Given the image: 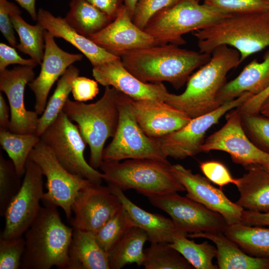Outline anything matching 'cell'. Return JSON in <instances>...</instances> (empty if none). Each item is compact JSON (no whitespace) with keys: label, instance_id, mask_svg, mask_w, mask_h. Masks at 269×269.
<instances>
[{"label":"cell","instance_id":"cell-16","mask_svg":"<svg viewBox=\"0 0 269 269\" xmlns=\"http://www.w3.org/2000/svg\"><path fill=\"white\" fill-rule=\"evenodd\" d=\"M34 67H15L0 71V90L7 99L10 108L9 131L11 132L35 134L39 118L35 111L27 110L24 105L25 86L35 78Z\"/></svg>","mask_w":269,"mask_h":269},{"label":"cell","instance_id":"cell-36","mask_svg":"<svg viewBox=\"0 0 269 269\" xmlns=\"http://www.w3.org/2000/svg\"><path fill=\"white\" fill-rule=\"evenodd\" d=\"M133 226H134L129 214L122 205L95 233V237L102 249L108 253Z\"/></svg>","mask_w":269,"mask_h":269},{"label":"cell","instance_id":"cell-20","mask_svg":"<svg viewBox=\"0 0 269 269\" xmlns=\"http://www.w3.org/2000/svg\"><path fill=\"white\" fill-rule=\"evenodd\" d=\"M83 55L65 51L56 44L54 37L45 31V51L40 71L38 76L28 84L34 95V111L38 115L45 110L53 84L70 66L81 61Z\"/></svg>","mask_w":269,"mask_h":269},{"label":"cell","instance_id":"cell-44","mask_svg":"<svg viewBox=\"0 0 269 269\" xmlns=\"http://www.w3.org/2000/svg\"><path fill=\"white\" fill-rule=\"evenodd\" d=\"M18 7L7 0H0V30L10 45L16 48L17 44L10 14Z\"/></svg>","mask_w":269,"mask_h":269},{"label":"cell","instance_id":"cell-15","mask_svg":"<svg viewBox=\"0 0 269 269\" xmlns=\"http://www.w3.org/2000/svg\"><path fill=\"white\" fill-rule=\"evenodd\" d=\"M109 186L91 183L79 191L69 220L74 229L96 233L122 207Z\"/></svg>","mask_w":269,"mask_h":269},{"label":"cell","instance_id":"cell-30","mask_svg":"<svg viewBox=\"0 0 269 269\" xmlns=\"http://www.w3.org/2000/svg\"><path fill=\"white\" fill-rule=\"evenodd\" d=\"M64 19L78 33L87 37L113 20L86 0H71L69 11Z\"/></svg>","mask_w":269,"mask_h":269},{"label":"cell","instance_id":"cell-23","mask_svg":"<svg viewBox=\"0 0 269 269\" xmlns=\"http://www.w3.org/2000/svg\"><path fill=\"white\" fill-rule=\"evenodd\" d=\"M269 85V50L263 56V60L254 59L249 63L239 75L226 82L219 91L216 102L219 107L232 101L245 93L257 95Z\"/></svg>","mask_w":269,"mask_h":269},{"label":"cell","instance_id":"cell-49","mask_svg":"<svg viewBox=\"0 0 269 269\" xmlns=\"http://www.w3.org/2000/svg\"><path fill=\"white\" fill-rule=\"evenodd\" d=\"M10 108L3 95L0 94V130H9ZM9 131V130H8Z\"/></svg>","mask_w":269,"mask_h":269},{"label":"cell","instance_id":"cell-54","mask_svg":"<svg viewBox=\"0 0 269 269\" xmlns=\"http://www.w3.org/2000/svg\"><path fill=\"white\" fill-rule=\"evenodd\" d=\"M199 0L200 1V0Z\"/></svg>","mask_w":269,"mask_h":269},{"label":"cell","instance_id":"cell-19","mask_svg":"<svg viewBox=\"0 0 269 269\" xmlns=\"http://www.w3.org/2000/svg\"><path fill=\"white\" fill-rule=\"evenodd\" d=\"M93 76L101 85L111 86L135 100L165 102L169 93L162 83L143 82L124 67L121 57L93 67Z\"/></svg>","mask_w":269,"mask_h":269},{"label":"cell","instance_id":"cell-42","mask_svg":"<svg viewBox=\"0 0 269 269\" xmlns=\"http://www.w3.org/2000/svg\"><path fill=\"white\" fill-rule=\"evenodd\" d=\"M200 168L205 177L221 188L229 184H234L236 179L234 178L228 168L222 162L215 160L202 162Z\"/></svg>","mask_w":269,"mask_h":269},{"label":"cell","instance_id":"cell-21","mask_svg":"<svg viewBox=\"0 0 269 269\" xmlns=\"http://www.w3.org/2000/svg\"><path fill=\"white\" fill-rule=\"evenodd\" d=\"M130 105L140 128L154 138L179 130L191 120L185 112L165 102L130 98Z\"/></svg>","mask_w":269,"mask_h":269},{"label":"cell","instance_id":"cell-28","mask_svg":"<svg viewBox=\"0 0 269 269\" xmlns=\"http://www.w3.org/2000/svg\"><path fill=\"white\" fill-rule=\"evenodd\" d=\"M147 241L146 232L133 226L108 253L110 269H121L134 263L142 266L144 259L143 246Z\"/></svg>","mask_w":269,"mask_h":269},{"label":"cell","instance_id":"cell-39","mask_svg":"<svg viewBox=\"0 0 269 269\" xmlns=\"http://www.w3.org/2000/svg\"><path fill=\"white\" fill-rule=\"evenodd\" d=\"M203 2L229 14L269 10V0H204Z\"/></svg>","mask_w":269,"mask_h":269},{"label":"cell","instance_id":"cell-41","mask_svg":"<svg viewBox=\"0 0 269 269\" xmlns=\"http://www.w3.org/2000/svg\"><path fill=\"white\" fill-rule=\"evenodd\" d=\"M177 0H138L133 16V21L143 30L150 19L161 9L174 4Z\"/></svg>","mask_w":269,"mask_h":269},{"label":"cell","instance_id":"cell-53","mask_svg":"<svg viewBox=\"0 0 269 269\" xmlns=\"http://www.w3.org/2000/svg\"><path fill=\"white\" fill-rule=\"evenodd\" d=\"M267 171H269V164L264 167Z\"/></svg>","mask_w":269,"mask_h":269},{"label":"cell","instance_id":"cell-14","mask_svg":"<svg viewBox=\"0 0 269 269\" xmlns=\"http://www.w3.org/2000/svg\"><path fill=\"white\" fill-rule=\"evenodd\" d=\"M226 123L209 135L202 146V152L219 150L228 153L232 161L246 168L269 164V154L256 146L247 137L241 124L239 111L234 109L227 113Z\"/></svg>","mask_w":269,"mask_h":269},{"label":"cell","instance_id":"cell-8","mask_svg":"<svg viewBox=\"0 0 269 269\" xmlns=\"http://www.w3.org/2000/svg\"><path fill=\"white\" fill-rule=\"evenodd\" d=\"M130 100V97L121 93L119 124L112 140L104 149L103 160L144 158L168 160L158 139L147 136L136 122Z\"/></svg>","mask_w":269,"mask_h":269},{"label":"cell","instance_id":"cell-6","mask_svg":"<svg viewBox=\"0 0 269 269\" xmlns=\"http://www.w3.org/2000/svg\"><path fill=\"white\" fill-rule=\"evenodd\" d=\"M168 161L129 159L122 162L103 160V180L123 191L134 189L148 196L185 191L173 174Z\"/></svg>","mask_w":269,"mask_h":269},{"label":"cell","instance_id":"cell-5","mask_svg":"<svg viewBox=\"0 0 269 269\" xmlns=\"http://www.w3.org/2000/svg\"><path fill=\"white\" fill-rule=\"evenodd\" d=\"M121 92L105 87L102 97L94 103L67 101L63 112L77 123L80 132L90 148L89 164L100 167L107 140L113 137L119 121V104Z\"/></svg>","mask_w":269,"mask_h":269},{"label":"cell","instance_id":"cell-31","mask_svg":"<svg viewBox=\"0 0 269 269\" xmlns=\"http://www.w3.org/2000/svg\"><path fill=\"white\" fill-rule=\"evenodd\" d=\"M14 30L19 37L16 48L40 65L45 51V29L38 23L31 25L21 16L19 8L10 14Z\"/></svg>","mask_w":269,"mask_h":269},{"label":"cell","instance_id":"cell-29","mask_svg":"<svg viewBox=\"0 0 269 269\" xmlns=\"http://www.w3.org/2000/svg\"><path fill=\"white\" fill-rule=\"evenodd\" d=\"M223 233L247 254L269 258V228L241 223L227 225Z\"/></svg>","mask_w":269,"mask_h":269},{"label":"cell","instance_id":"cell-10","mask_svg":"<svg viewBox=\"0 0 269 269\" xmlns=\"http://www.w3.org/2000/svg\"><path fill=\"white\" fill-rule=\"evenodd\" d=\"M29 158L46 178L47 192L44 193L42 201L62 208L69 221L72 217V204L78 192L92 182L67 170L41 140L31 150Z\"/></svg>","mask_w":269,"mask_h":269},{"label":"cell","instance_id":"cell-17","mask_svg":"<svg viewBox=\"0 0 269 269\" xmlns=\"http://www.w3.org/2000/svg\"><path fill=\"white\" fill-rule=\"evenodd\" d=\"M174 176L185 188L186 196L222 215L227 225L241 223L244 208L231 201L222 189L214 186L206 178L190 169L172 165Z\"/></svg>","mask_w":269,"mask_h":269},{"label":"cell","instance_id":"cell-50","mask_svg":"<svg viewBox=\"0 0 269 269\" xmlns=\"http://www.w3.org/2000/svg\"><path fill=\"white\" fill-rule=\"evenodd\" d=\"M16 1L22 7L26 10L31 18L36 21L37 19V13H36L35 9V0H14Z\"/></svg>","mask_w":269,"mask_h":269},{"label":"cell","instance_id":"cell-25","mask_svg":"<svg viewBox=\"0 0 269 269\" xmlns=\"http://www.w3.org/2000/svg\"><path fill=\"white\" fill-rule=\"evenodd\" d=\"M187 237L211 241L217 249V266L220 269H269V258L251 256L243 251L222 232H201Z\"/></svg>","mask_w":269,"mask_h":269},{"label":"cell","instance_id":"cell-40","mask_svg":"<svg viewBox=\"0 0 269 269\" xmlns=\"http://www.w3.org/2000/svg\"><path fill=\"white\" fill-rule=\"evenodd\" d=\"M25 246V241L23 236L9 239L0 237V269H19Z\"/></svg>","mask_w":269,"mask_h":269},{"label":"cell","instance_id":"cell-4","mask_svg":"<svg viewBox=\"0 0 269 269\" xmlns=\"http://www.w3.org/2000/svg\"><path fill=\"white\" fill-rule=\"evenodd\" d=\"M193 35L200 52L211 55L225 45L239 52L242 62L269 46V10L230 14Z\"/></svg>","mask_w":269,"mask_h":269},{"label":"cell","instance_id":"cell-34","mask_svg":"<svg viewBox=\"0 0 269 269\" xmlns=\"http://www.w3.org/2000/svg\"><path fill=\"white\" fill-rule=\"evenodd\" d=\"M40 140V136L35 134H17L0 130L1 146L8 154L16 172L20 176L24 175L29 154Z\"/></svg>","mask_w":269,"mask_h":269},{"label":"cell","instance_id":"cell-43","mask_svg":"<svg viewBox=\"0 0 269 269\" xmlns=\"http://www.w3.org/2000/svg\"><path fill=\"white\" fill-rule=\"evenodd\" d=\"M98 82L86 77L78 76L73 81L71 93L76 101L93 99L99 93Z\"/></svg>","mask_w":269,"mask_h":269},{"label":"cell","instance_id":"cell-3","mask_svg":"<svg viewBox=\"0 0 269 269\" xmlns=\"http://www.w3.org/2000/svg\"><path fill=\"white\" fill-rule=\"evenodd\" d=\"M235 49L223 45L216 47L210 60L189 77L186 88L180 94L169 93L165 102L183 111L191 119L219 107L216 96L226 82V76L240 63Z\"/></svg>","mask_w":269,"mask_h":269},{"label":"cell","instance_id":"cell-51","mask_svg":"<svg viewBox=\"0 0 269 269\" xmlns=\"http://www.w3.org/2000/svg\"><path fill=\"white\" fill-rule=\"evenodd\" d=\"M138 1V0H124V4L129 11L132 17L133 16Z\"/></svg>","mask_w":269,"mask_h":269},{"label":"cell","instance_id":"cell-46","mask_svg":"<svg viewBox=\"0 0 269 269\" xmlns=\"http://www.w3.org/2000/svg\"><path fill=\"white\" fill-rule=\"evenodd\" d=\"M269 95V85L261 93L252 96L237 109L242 114H255L259 113L260 107Z\"/></svg>","mask_w":269,"mask_h":269},{"label":"cell","instance_id":"cell-33","mask_svg":"<svg viewBox=\"0 0 269 269\" xmlns=\"http://www.w3.org/2000/svg\"><path fill=\"white\" fill-rule=\"evenodd\" d=\"M171 246L179 252L189 264L196 269H217L213 264L216 257V248L204 241L198 244L187 238V234L177 231L174 235Z\"/></svg>","mask_w":269,"mask_h":269},{"label":"cell","instance_id":"cell-24","mask_svg":"<svg viewBox=\"0 0 269 269\" xmlns=\"http://www.w3.org/2000/svg\"><path fill=\"white\" fill-rule=\"evenodd\" d=\"M108 185L120 200L134 226L146 232L148 241L150 243L172 242L174 235L178 231L171 219L143 210L129 199L123 190L112 185Z\"/></svg>","mask_w":269,"mask_h":269},{"label":"cell","instance_id":"cell-18","mask_svg":"<svg viewBox=\"0 0 269 269\" xmlns=\"http://www.w3.org/2000/svg\"><path fill=\"white\" fill-rule=\"evenodd\" d=\"M88 38L109 53L119 57L129 51L157 45L150 35L134 23L133 17L124 4L112 22Z\"/></svg>","mask_w":269,"mask_h":269},{"label":"cell","instance_id":"cell-52","mask_svg":"<svg viewBox=\"0 0 269 269\" xmlns=\"http://www.w3.org/2000/svg\"><path fill=\"white\" fill-rule=\"evenodd\" d=\"M259 113L269 118V95L262 104Z\"/></svg>","mask_w":269,"mask_h":269},{"label":"cell","instance_id":"cell-12","mask_svg":"<svg viewBox=\"0 0 269 269\" xmlns=\"http://www.w3.org/2000/svg\"><path fill=\"white\" fill-rule=\"evenodd\" d=\"M253 96L250 93H245L211 112L191 119L179 130L158 138L163 152L167 157L183 159L202 152L207 131L224 115L240 107Z\"/></svg>","mask_w":269,"mask_h":269},{"label":"cell","instance_id":"cell-37","mask_svg":"<svg viewBox=\"0 0 269 269\" xmlns=\"http://www.w3.org/2000/svg\"><path fill=\"white\" fill-rule=\"evenodd\" d=\"M12 161L0 153V215L4 216L7 207L19 190L22 181Z\"/></svg>","mask_w":269,"mask_h":269},{"label":"cell","instance_id":"cell-26","mask_svg":"<svg viewBox=\"0 0 269 269\" xmlns=\"http://www.w3.org/2000/svg\"><path fill=\"white\" fill-rule=\"evenodd\" d=\"M248 172L236 179L240 197L236 202L247 210L269 211V171L259 164L249 166Z\"/></svg>","mask_w":269,"mask_h":269},{"label":"cell","instance_id":"cell-2","mask_svg":"<svg viewBox=\"0 0 269 269\" xmlns=\"http://www.w3.org/2000/svg\"><path fill=\"white\" fill-rule=\"evenodd\" d=\"M30 226L24 233L25 246L20 268L67 269L73 228L62 221L57 206L43 202Z\"/></svg>","mask_w":269,"mask_h":269},{"label":"cell","instance_id":"cell-9","mask_svg":"<svg viewBox=\"0 0 269 269\" xmlns=\"http://www.w3.org/2000/svg\"><path fill=\"white\" fill-rule=\"evenodd\" d=\"M62 165L70 172L101 184L103 173L92 167L85 160L86 143L76 125L63 112L40 136Z\"/></svg>","mask_w":269,"mask_h":269},{"label":"cell","instance_id":"cell-48","mask_svg":"<svg viewBox=\"0 0 269 269\" xmlns=\"http://www.w3.org/2000/svg\"><path fill=\"white\" fill-rule=\"evenodd\" d=\"M113 20L117 16L124 0H86Z\"/></svg>","mask_w":269,"mask_h":269},{"label":"cell","instance_id":"cell-22","mask_svg":"<svg viewBox=\"0 0 269 269\" xmlns=\"http://www.w3.org/2000/svg\"><path fill=\"white\" fill-rule=\"evenodd\" d=\"M37 21L54 37L62 38L75 47L85 56L93 67L120 57L109 53L89 38L78 33L64 18L55 16L43 8L39 9Z\"/></svg>","mask_w":269,"mask_h":269},{"label":"cell","instance_id":"cell-11","mask_svg":"<svg viewBox=\"0 0 269 269\" xmlns=\"http://www.w3.org/2000/svg\"><path fill=\"white\" fill-rule=\"evenodd\" d=\"M43 176L39 167L28 157L21 187L6 209L1 238L23 236L34 221L41 209L40 202L44 193Z\"/></svg>","mask_w":269,"mask_h":269},{"label":"cell","instance_id":"cell-38","mask_svg":"<svg viewBox=\"0 0 269 269\" xmlns=\"http://www.w3.org/2000/svg\"><path fill=\"white\" fill-rule=\"evenodd\" d=\"M241 116L247 137L258 148L269 154V118L260 113H241Z\"/></svg>","mask_w":269,"mask_h":269},{"label":"cell","instance_id":"cell-7","mask_svg":"<svg viewBox=\"0 0 269 269\" xmlns=\"http://www.w3.org/2000/svg\"><path fill=\"white\" fill-rule=\"evenodd\" d=\"M230 15L199 0H177L155 14L143 30L157 45L186 43L183 35L207 27Z\"/></svg>","mask_w":269,"mask_h":269},{"label":"cell","instance_id":"cell-1","mask_svg":"<svg viewBox=\"0 0 269 269\" xmlns=\"http://www.w3.org/2000/svg\"><path fill=\"white\" fill-rule=\"evenodd\" d=\"M120 57L126 69L140 81H166L179 89L194 70L210 60L211 55L166 44L129 51Z\"/></svg>","mask_w":269,"mask_h":269},{"label":"cell","instance_id":"cell-32","mask_svg":"<svg viewBox=\"0 0 269 269\" xmlns=\"http://www.w3.org/2000/svg\"><path fill=\"white\" fill-rule=\"evenodd\" d=\"M79 70L70 66L58 80L53 94L47 103L45 110L39 118L35 134L40 136L47 127L62 112L69 99L74 79L79 76Z\"/></svg>","mask_w":269,"mask_h":269},{"label":"cell","instance_id":"cell-27","mask_svg":"<svg viewBox=\"0 0 269 269\" xmlns=\"http://www.w3.org/2000/svg\"><path fill=\"white\" fill-rule=\"evenodd\" d=\"M67 269H110L108 254L92 232L74 229Z\"/></svg>","mask_w":269,"mask_h":269},{"label":"cell","instance_id":"cell-45","mask_svg":"<svg viewBox=\"0 0 269 269\" xmlns=\"http://www.w3.org/2000/svg\"><path fill=\"white\" fill-rule=\"evenodd\" d=\"M11 64L35 67L38 64L32 59H24L17 52L14 47L5 43H0V71Z\"/></svg>","mask_w":269,"mask_h":269},{"label":"cell","instance_id":"cell-47","mask_svg":"<svg viewBox=\"0 0 269 269\" xmlns=\"http://www.w3.org/2000/svg\"><path fill=\"white\" fill-rule=\"evenodd\" d=\"M241 223L251 226L269 227V211L261 212L244 209Z\"/></svg>","mask_w":269,"mask_h":269},{"label":"cell","instance_id":"cell-35","mask_svg":"<svg viewBox=\"0 0 269 269\" xmlns=\"http://www.w3.org/2000/svg\"><path fill=\"white\" fill-rule=\"evenodd\" d=\"M142 266L145 269H192L189 263L170 245L163 242L151 243L144 250Z\"/></svg>","mask_w":269,"mask_h":269},{"label":"cell","instance_id":"cell-13","mask_svg":"<svg viewBox=\"0 0 269 269\" xmlns=\"http://www.w3.org/2000/svg\"><path fill=\"white\" fill-rule=\"evenodd\" d=\"M151 204L166 213L177 230L187 234L223 232L227 224L220 214L177 192L147 197Z\"/></svg>","mask_w":269,"mask_h":269}]
</instances>
